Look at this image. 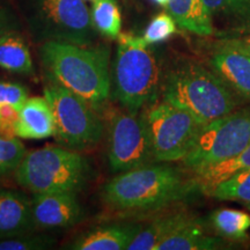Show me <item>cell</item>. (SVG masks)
I'll list each match as a JSON object with an SVG mask.
<instances>
[{
    "label": "cell",
    "instance_id": "obj_1",
    "mask_svg": "<svg viewBox=\"0 0 250 250\" xmlns=\"http://www.w3.org/2000/svg\"><path fill=\"white\" fill-rule=\"evenodd\" d=\"M199 190L195 177L170 162H152L122 171L104 184L102 199L112 210L142 212L179 204Z\"/></svg>",
    "mask_w": 250,
    "mask_h": 250
},
{
    "label": "cell",
    "instance_id": "obj_2",
    "mask_svg": "<svg viewBox=\"0 0 250 250\" xmlns=\"http://www.w3.org/2000/svg\"><path fill=\"white\" fill-rule=\"evenodd\" d=\"M40 57L45 76L85 99L94 108L110 95V49L107 45H78L43 42Z\"/></svg>",
    "mask_w": 250,
    "mask_h": 250
},
{
    "label": "cell",
    "instance_id": "obj_3",
    "mask_svg": "<svg viewBox=\"0 0 250 250\" xmlns=\"http://www.w3.org/2000/svg\"><path fill=\"white\" fill-rule=\"evenodd\" d=\"M161 95L206 124L236 110L240 99L208 66L180 58L164 71Z\"/></svg>",
    "mask_w": 250,
    "mask_h": 250
},
{
    "label": "cell",
    "instance_id": "obj_4",
    "mask_svg": "<svg viewBox=\"0 0 250 250\" xmlns=\"http://www.w3.org/2000/svg\"><path fill=\"white\" fill-rule=\"evenodd\" d=\"M112 66L114 94L124 109L140 112L158 100L164 70L143 37L121 33Z\"/></svg>",
    "mask_w": 250,
    "mask_h": 250
},
{
    "label": "cell",
    "instance_id": "obj_5",
    "mask_svg": "<svg viewBox=\"0 0 250 250\" xmlns=\"http://www.w3.org/2000/svg\"><path fill=\"white\" fill-rule=\"evenodd\" d=\"M90 176L88 159L64 146H45L26 153L15 169L17 182L33 193H78Z\"/></svg>",
    "mask_w": 250,
    "mask_h": 250
},
{
    "label": "cell",
    "instance_id": "obj_6",
    "mask_svg": "<svg viewBox=\"0 0 250 250\" xmlns=\"http://www.w3.org/2000/svg\"><path fill=\"white\" fill-rule=\"evenodd\" d=\"M23 13L35 39L92 45L96 37L85 0H22Z\"/></svg>",
    "mask_w": 250,
    "mask_h": 250
},
{
    "label": "cell",
    "instance_id": "obj_7",
    "mask_svg": "<svg viewBox=\"0 0 250 250\" xmlns=\"http://www.w3.org/2000/svg\"><path fill=\"white\" fill-rule=\"evenodd\" d=\"M250 143V109H236L206 123L192 147L181 160L182 167L198 175L239 155Z\"/></svg>",
    "mask_w": 250,
    "mask_h": 250
},
{
    "label": "cell",
    "instance_id": "obj_8",
    "mask_svg": "<svg viewBox=\"0 0 250 250\" xmlns=\"http://www.w3.org/2000/svg\"><path fill=\"white\" fill-rule=\"evenodd\" d=\"M44 98L52 109L55 137L61 145L78 152L98 146L104 126L89 102L48 76Z\"/></svg>",
    "mask_w": 250,
    "mask_h": 250
},
{
    "label": "cell",
    "instance_id": "obj_9",
    "mask_svg": "<svg viewBox=\"0 0 250 250\" xmlns=\"http://www.w3.org/2000/svg\"><path fill=\"white\" fill-rule=\"evenodd\" d=\"M155 162L181 161L195 143L204 123L166 100H156L143 111Z\"/></svg>",
    "mask_w": 250,
    "mask_h": 250
},
{
    "label": "cell",
    "instance_id": "obj_10",
    "mask_svg": "<svg viewBox=\"0 0 250 250\" xmlns=\"http://www.w3.org/2000/svg\"><path fill=\"white\" fill-rule=\"evenodd\" d=\"M108 161L115 173L155 162L151 137L143 112L124 109L110 115L108 123Z\"/></svg>",
    "mask_w": 250,
    "mask_h": 250
},
{
    "label": "cell",
    "instance_id": "obj_11",
    "mask_svg": "<svg viewBox=\"0 0 250 250\" xmlns=\"http://www.w3.org/2000/svg\"><path fill=\"white\" fill-rule=\"evenodd\" d=\"M34 229L68 228L83 219V208L76 192L34 193L31 199Z\"/></svg>",
    "mask_w": 250,
    "mask_h": 250
},
{
    "label": "cell",
    "instance_id": "obj_12",
    "mask_svg": "<svg viewBox=\"0 0 250 250\" xmlns=\"http://www.w3.org/2000/svg\"><path fill=\"white\" fill-rule=\"evenodd\" d=\"M206 64L237 98L250 101V56L215 42Z\"/></svg>",
    "mask_w": 250,
    "mask_h": 250
},
{
    "label": "cell",
    "instance_id": "obj_13",
    "mask_svg": "<svg viewBox=\"0 0 250 250\" xmlns=\"http://www.w3.org/2000/svg\"><path fill=\"white\" fill-rule=\"evenodd\" d=\"M142 225L116 223L92 228L80 234L66 248L73 250H123L139 232Z\"/></svg>",
    "mask_w": 250,
    "mask_h": 250
},
{
    "label": "cell",
    "instance_id": "obj_14",
    "mask_svg": "<svg viewBox=\"0 0 250 250\" xmlns=\"http://www.w3.org/2000/svg\"><path fill=\"white\" fill-rule=\"evenodd\" d=\"M229 245L221 236L208 233V225L195 214L175 232L156 246L155 250H212L225 249Z\"/></svg>",
    "mask_w": 250,
    "mask_h": 250
},
{
    "label": "cell",
    "instance_id": "obj_15",
    "mask_svg": "<svg viewBox=\"0 0 250 250\" xmlns=\"http://www.w3.org/2000/svg\"><path fill=\"white\" fill-rule=\"evenodd\" d=\"M31 199L20 191L0 189V237L31 232Z\"/></svg>",
    "mask_w": 250,
    "mask_h": 250
},
{
    "label": "cell",
    "instance_id": "obj_16",
    "mask_svg": "<svg viewBox=\"0 0 250 250\" xmlns=\"http://www.w3.org/2000/svg\"><path fill=\"white\" fill-rule=\"evenodd\" d=\"M195 213L182 206L170 208L143 226L127 247L129 250H155L156 246L177 228L191 219Z\"/></svg>",
    "mask_w": 250,
    "mask_h": 250
},
{
    "label": "cell",
    "instance_id": "obj_17",
    "mask_svg": "<svg viewBox=\"0 0 250 250\" xmlns=\"http://www.w3.org/2000/svg\"><path fill=\"white\" fill-rule=\"evenodd\" d=\"M55 132V118L48 100L28 98L20 108L17 136L21 139H46Z\"/></svg>",
    "mask_w": 250,
    "mask_h": 250
},
{
    "label": "cell",
    "instance_id": "obj_18",
    "mask_svg": "<svg viewBox=\"0 0 250 250\" xmlns=\"http://www.w3.org/2000/svg\"><path fill=\"white\" fill-rule=\"evenodd\" d=\"M167 8L182 29L198 36L213 35L212 18L203 0H169Z\"/></svg>",
    "mask_w": 250,
    "mask_h": 250
},
{
    "label": "cell",
    "instance_id": "obj_19",
    "mask_svg": "<svg viewBox=\"0 0 250 250\" xmlns=\"http://www.w3.org/2000/svg\"><path fill=\"white\" fill-rule=\"evenodd\" d=\"M0 67L19 74L34 72L29 48L17 30L9 31L0 39Z\"/></svg>",
    "mask_w": 250,
    "mask_h": 250
},
{
    "label": "cell",
    "instance_id": "obj_20",
    "mask_svg": "<svg viewBox=\"0 0 250 250\" xmlns=\"http://www.w3.org/2000/svg\"><path fill=\"white\" fill-rule=\"evenodd\" d=\"M247 169H250V143L235 158L215 165L213 167L202 171L201 174L193 175V177H195L199 190L206 195L217 184Z\"/></svg>",
    "mask_w": 250,
    "mask_h": 250
},
{
    "label": "cell",
    "instance_id": "obj_21",
    "mask_svg": "<svg viewBox=\"0 0 250 250\" xmlns=\"http://www.w3.org/2000/svg\"><path fill=\"white\" fill-rule=\"evenodd\" d=\"M212 227L228 241H243L248 237L250 215L234 208H220L211 214Z\"/></svg>",
    "mask_w": 250,
    "mask_h": 250
},
{
    "label": "cell",
    "instance_id": "obj_22",
    "mask_svg": "<svg viewBox=\"0 0 250 250\" xmlns=\"http://www.w3.org/2000/svg\"><path fill=\"white\" fill-rule=\"evenodd\" d=\"M90 17L96 31L109 39H117L122 29V15L115 0H95Z\"/></svg>",
    "mask_w": 250,
    "mask_h": 250
},
{
    "label": "cell",
    "instance_id": "obj_23",
    "mask_svg": "<svg viewBox=\"0 0 250 250\" xmlns=\"http://www.w3.org/2000/svg\"><path fill=\"white\" fill-rule=\"evenodd\" d=\"M219 201L250 203V169L240 171L217 184L206 193Z\"/></svg>",
    "mask_w": 250,
    "mask_h": 250
},
{
    "label": "cell",
    "instance_id": "obj_24",
    "mask_svg": "<svg viewBox=\"0 0 250 250\" xmlns=\"http://www.w3.org/2000/svg\"><path fill=\"white\" fill-rule=\"evenodd\" d=\"M211 18L226 19L232 26L250 20V0H203Z\"/></svg>",
    "mask_w": 250,
    "mask_h": 250
},
{
    "label": "cell",
    "instance_id": "obj_25",
    "mask_svg": "<svg viewBox=\"0 0 250 250\" xmlns=\"http://www.w3.org/2000/svg\"><path fill=\"white\" fill-rule=\"evenodd\" d=\"M31 232L0 237V250H44L56 245L55 237L44 233Z\"/></svg>",
    "mask_w": 250,
    "mask_h": 250
},
{
    "label": "cell",
    "instance_id": "obj_26",
    "mask_svg": "<svg viewBox=\"0 0 250 250\" xmlns=\"http://www.w3.org/2000/svg\"><path fill=\"white\" fill-rule=\"evenodd\" d=\"M26 153V147L19 137H0V176L15 171Z\"/></svg>",
    "mask_w": 250,
    "mask_h": 250
},
{
    "label": "cell",
    "instance_id": "obj_27",
    "mask_svg": "<svg viewBox=\"0 0 250 250\" xmlns=\"http://www.w3.org/2000/svg\"><path fill=\"white\" fill-rule=\"evenodd\" d=\"M176 33V22L169 13H160L153 18L144 33L143 39L147 44L165 42Z\"/></svg>",
    "mask_w": 250,
    "mask_h": 250
},
{
    "label": "cell",
    "instance_id": "obj_28",
    "mask_svg": "<svg viewBox=\"0 0 250 250\" xmlns=\"http://www.w3.org/2000/svg\"><path fill=\"white\" fill-rule=\"evenodd\" d=\"M217 43L250 56V20L234 24L229 29L221 31Z\"/></svg>",
    "mask_w": 250,
    "mask_h": 250
},
{
    "label": "cell",
    "instance_id": "obj_29",
    "mask_svg": "<svg viewBox=\"0 0 250 250\" xmlns=\"http://www.w3.org/2000/svg\"><path fill=\"white\" fill-rule=\"evenodd\" d=\"M28 98V89L21 83L0 81V104H12L20 109Z\"/></svg>",
    "mask_w": 250,
    "mask_h": 250
},
{
    "label": "cell",
    "instance_id": "obj_30",
    "mask_svg": "<svg viewBox=\"0 0 250 250\" xmlns=\"http://www.w3.org/2000/svg\"><path fill=\"white\" fill-rule=\"evenodd\" d=\"M20 121V109L12 104H0V137L15 138Z\"/></svg>",
    "mask_w": 250,
    "mask_h": 250
},
{
    "label": "cell",
    "instance_id": "obj_31",
    "mask_svg": "<svg viewBox=\"0 0 250 250\" xmlns=\"http://www.w3.org/2000/svg\"><path fill=\"white\" fill-rule=\"evenodd\" d=\"M18 27V20L8 6L0 2V39Z\"/></svg>",
    "mask_w": 250,
    "mask_h": 250
},
{
    "label": "cell",
    "instance_id": "obj_32",
    "mask_svg": "<svg viewBox=\"0 0 250 250\" xmlns=\"http://www.w3.org/2000/svg\"><path fill=\"white\" fill-rule=\"evenodd\" d=\"M152 1L154 2V4L162 6V7H166V8H167L168 4H169V0H152Z\"/></svg>",
    "mask_w": 250,
    "mask_h": 250
},
{
    "label": "cell",
    "instance_id": "obj_33",
    "mask_svg": "<svg viewBox=\"0 0 250 250\" xmlns=\"http://www.w3.org/2000/svg\"><path fill=\"white\" fill-rule=\"evenodd\" d=\"M245 206L250 211V203H245Z\"/></svg>",
    "mask_w": 250,
    "mask_h": 250
},
{
    "label": "cell",
    "instance_id": "obj_34",
    "mask_svg": "<svg viewBox=\"0 0 250 250\" xmlns=\"http://www.w3.org/2000/svg\"><path fill=\"white\" fill-rule=\"evenodd\" d=\"M87 1H95V0H87Z\"/></svg>",
    "mask_w": 250,
    "mask_h": 250
}]
</instances>
